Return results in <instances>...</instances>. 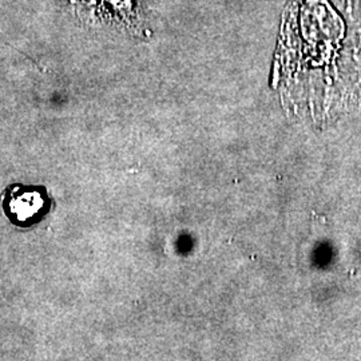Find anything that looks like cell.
Returning <instances> with one entry per match:
<instances>
[{
	"label": "cell",
	"instance_id": "obj_1",
	"mask_svg": "<svg viewBox=\"0 0 361 361\" xmlns=\"http://www.w3.org/2000/svg\"><path fill=\"white\" fill-rule=\"evenodd\" d=\"M78 15L86 19L104 20L129 30L135 35L143 31L141 0H65Z\"/></svg>",
	"mask_w": 361,
	"mask_h": 361
},
{
	"label": "cell",
	"instance_id": "obj_2",
	"mask_svg": "<svg viewBox=\"0 0 361 361\" xmlns=\"http://www.w3.org/2000/svg\"><path fill=\"white\" fill-rule=\"evenodd\" d=\"M1 205L13 224L28 226L37 224L47 214L50 200L43 188L16 185L3 194Z\"/></svg>",
	"mask_w": 361,
	"mask_h": 361
}]
</instances>
